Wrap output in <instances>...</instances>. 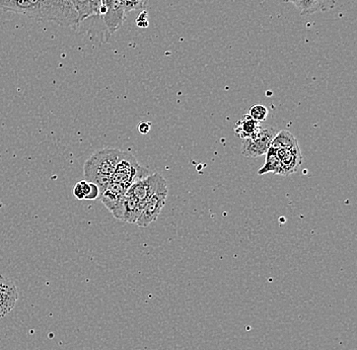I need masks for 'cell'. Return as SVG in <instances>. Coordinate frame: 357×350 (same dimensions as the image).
<instances>
[{
	"instance_id": "cell-1",
	"label": "cell",
	"mask_w": 357,
	"mask_h": 350,
	"mask_svg": "<svg viewBox=\"0 0 357 350\" xmlns=\"http://www.w3.org/2000/svg\"><path fill=\"white\" fill-rule=\"evenodd\" d=\"M0 10L64 28L81 25L76 8L64 0H0Z\"/></svg>"
},
{
	"instance_id": "cell-2",
	"label": "cell",
	"mask_w": 357,
	"mask_h": 350,
	"mask_svg": "<svg viewBox=\"0 0 357 350\" xmlns=\"http://www.w3.org/2000/svg\"><path fill=\"white\" fill-rule=\"evenodd\" d=\"M121 152L119 149H103L92 154L85 163V180L98 186L101 193L112 182Z\"/></svg>"
},
{
	"instance_id": "cell-3",
	"label": "cell",
	"mask_w": 357,
	"mask_h": 350,
	"mask_svg": "<svg viewBox=\"0 0 357 350\" xmlns=\"http://www.w3.org/2000/svg\"><path fill=\"white\" fill-rule=\"evenodd\" d=\"M149 175L151 173L149 169L140 165L131 153L122 151L112 176V182H117L128 189L134 182Z\"/></svg>"
},
{
	"instance_id": "cell-4",
	"label": "cell",
	"mask_w": 357,
	"mask_h": 350,
	"mask_svg": "<svg viewBox=\"0 0 357 350\" xmlns=\"http://www.w3.org/2000/svg\"><path fill=\"white\" fill-rule=\"evenodd\" d=\"M126 17L120 0H101L100 10L97 17L102 19L105 42L109 41L117 30H120Z\"/></svg>"
},
{
	"instance_id": "cell-5",
	"label": "cell",
	"mask_w": 357,
	"mask_h": 350,
	"mask_svg": "<svg viewBox=\"0 0 357 350\" xmlns=\"http://www.w3.org/2000/svg\"><path fill=\"white\" fill-rule=\"evenodd\" d=\"M276 131L273 128L260 127L251 137L242 139V154L246 157L257 158L264 155L271 146Z\"/></svg>"
},
{
	"instance_id": "cell-6",
	"label": "cell",
	"mask_w": 357,
	"mask_h": 350,
	"mask_svg": "<svg viewBox=\"0 0 357 350\" xmlns=\"http://www.w3.org/2000/svg\"><path fill=\"white\" fill-rule=\"evenodd\" d=\"M165 186H167V180L160 173H154L134 182L127 189L126 193L145 204L154 193H158Z\"/></svg>"
},
{
	"instance_id": "cell-7",
	"label": "cell",
	"mask_w": 357,
	"mask_h": 350,
	"mask_svg": "<svg viewBox=\"0 0 357 350\" xmlns=\"http://www.w3.org/2000/svg\"><path fill=\"white\" fill-rule=\"evenodd\" d=\"M167 193H169L167 186H163L158 193H154L153 197L145 202L142 212L136 221V225L145 228L156 221L166 204Z\"/></svg>"
},
{
	"instance_id": "cell-8",
	"label": "cell",
	"mask_w": 357,
	"mask_h": 350,
	"mask_svg": "<svg viewBox=\"0 0 357 350\" xmlns=\"http://www.w3.org/2000/svg\"><path fill=\"white\" fill-rule=\"evenodd\" d=\"M19 299L15 283L8 277L0 275V319L13 311Z\"/></svg>"
},
{
	"instance_id": "cell-9",
	"label": "cell",
	"mask_w": 357,
	"mask_h": 350,
	"mask_svg": "<svg viewBox=\"0 0 357 350\" xmlns=\"http://www.w3.org/2000/svg\"><path fill=\"white\" fill-rule=\"evenodd\" d=\"M127 189L117 182H111L101 193L99 200L103 202V206L110 211V213L116 218L120 210L121 204L126 195Z\"/></svg>"
},
{
	"instance_id": "cell-10",
	"label": "cell",
	"mask_w": 357,
	"mask_h": 350,
	"mask_svg": "<svg viewBox=\"0 0 357 350\" xmlns=\"http://www.w3.org/2000/svg\"><path fill=\"white\" fill-rule=\"evenodd\" d=\"M292 3L301 15L308 17L317 12H327L336 6V0H283Z\"/></svg>"
},
{
	"instance_id": "cell-11",
	"label": "cell",
	"mask_w": 357,
	"mask_h": 350,
	"mask_svg": "<svg viewBox=\"0 0 357 350\" xmlns=\"http://www.w3.org/2000/svg\"><path fill=\"white\" fill-rule=\"evenodd\" d=\"M277 155L281 162V175L282 176L294 175L303 163V155H301L299 144L292 149L277 150Z\"/></svg>"
},
{
	"instance_id": "cell-12",
	"label": "cell",
	"mask_w": 357,
	"mask_h": 350,
	"mask_svg": "<svg viewBox=\"0 0 357 350\" xmlns=\"http://www.w3.org/2000/svg\"><path fill=\"white\" fill-rule=\"evenodd\" d=\"M143 207L144 204L126 193L121 204L120 210L117 213L116 219L124 223L135 224L142 212Z\"/></svg>"
},
{
	"instance_id": "cell-13",
	"label": "cell",
	"mask_w": 357,
	"mask_h": 350,
	"mask_svg": "<svg viewBox=\"0 0 357 350\" xmlns=\"http://www.w3.org/2000/svg\"><path fill=\"white\" fill-rule=\"evenodd\" d=\"M74 195L79 200H94L100 198L101 191L98 186L92 182L81 180L74 186Z\"/></svg>"
},
{
	"instance_id": "cell-14",
	"label": "cell",
	"mask_w": 357,
	"mask_h": 350,
	"mask_svg": "<svg viewBox=\"0 0 357 350\" xmlns=\"http://www.w3.org/2000/svg\"><path fill=\"white\" fill-rule=\"evenodd\" d=\"M64 1L69 2L76 8L78 15L79 24L85 23L92 17H98V12L92 0H64Z\"/></svg>"
},
{
	"instance_id": "cell-15",
	"label": "cell",
	"mask_w": 357,
	"mask_h": 350,
	"mask_svg": "<svg viewBox=\"0 0 357 350\" xmlns=\"http://www.w3.org/2000/svg\"><path fill=\"white\" fill-rule=\"evenodd\" d=\"M260 127H261V125H260L259 122L251 118L249 114H246L242 120H240L235 124V134L238 137L242 139L249 138L254 135L256 132L260 129Z\"/></svg>"
},
{
	"instance_id": "cell-16",
	"label": "cell",
	"mask_w": 357,
	"mask_h": 350,
	"mask_svg": "<svg viewBox=\"0 0 357 350\" xmlns=\"http://www.w3.org/2000/svg\"><path fill=\"white\" fill-rule=\"evenodd\" d=\"M281 162H279V155H277V150L270 146L267 152H266L265 163L258 170V175H267V173H274L275 175H281Z\"/></svg>"
},
{
	"instance_id": "cell-17",
	"label": "cell",
	"mask_w": 357,
	"mask_h": 350,
	"mask_svg": "<svg viewBox=\"0 0 357 350\" xmlns=\"http://www.w3.org/2000/svg\"><path fill=\"white\" fill-rule=\"evenodd\" d=\"M297 145H299L297 138L290 132L286 131V130H282V131L276 133V135L273 138L272 142H271V147L276 149V150L292 149L297 146Z\"/></svg>"
},
{
	"instance_id": "cell-18",
	"label": "cell",
	"mask_w": 357,
	"mask_h": 350,
	"mask_svg": "<svg viewBox=\"0 0 357 350\" xmlns=\"http://www.w3.org/2000/svg\"><path fill=\"white\" fill-rule=\"evenodd\" d=\"M124 12L130 13L135 10H145L149 0H120Z\"/></svg>"
},
{
	"instance_id": "cell-19",
	"label": "cell",
	"mask_w": 357,
	"mask_h": 350,
	"mask_svg": "<svg viewBox=\"0 0 357 350\" xmlns=\"http://www.w3.org/2000/svg\"><path fill=\"white\" fill-rule=\"evenodd\" d=\"M268 114L269 112L267 107L261 105H254V107H251L250 112H249V116L259 123L265 122L266 119H267Z\"/></svg>"
},
{
	"instance_id": "cell-20",
	"label": "cell",
	"mask_w": 357,
	"mask_h": 350,
	"mask_svg": "<svg viewBox=\"0 0 357 350\" xmlns=\"http://www.w3.org/2000/svg\"><path fill=\"white\" fill-rule=\"evenodd\" d=\"M136 26L140 28H149V13H147V10H142L140 15H138V19H136Z\"/></svg>"
},
{
	"instance_id": "cell-21",
	"label": "cell",
	"mask_w": 357,
	"mask_h": 350,
	"mask_svg": "<svg viewBox=\"0 0 357 350\" xmlns=\"http://www.w3.org/2000/svg\"><path fill=\"white\" fill-rule=\"evenodd\" d=\"M151 128L149 123H141V124L138 125V131H140V133L142 134V135H147V134H149V131H151Z\"/></svg>"
},
{
	"instance_id": "cell-22",
	"label": "cell",
	"mask_w": 357,
	"mask_h": 350,
	"mask_svg": "<svg viewBox=\"0 0 357 350\" xmlns=\"http://www.w3.org/2000/svg\"><path fill=\"white\" fill-rule=\"evenodd\" d=\"M92 4H94V8H96L97 12H98L99 15V10H100V6H101V0H92Z\"/></svg>"
}]
</instances>
